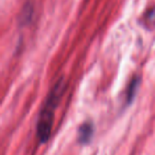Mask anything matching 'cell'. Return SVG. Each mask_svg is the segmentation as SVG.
I'll return each mask as SVG.
<instances>
[{"instance_id":"6da1fadb","label":"cell","mask_w":155,"mask_h":155,"mask_svg":"<svg viewBox=\"0 0 155 155\" xmlns=\"http://www.w3.org/2000/svg\"><path fill=\"white\" fill-rule=\"evenodd\" d=\"M63 92H64V82L61 79L52 88L51 92L48 95L47 99L45 101L41 115L38 117L37 126H36L37 136L39 141L43 143L49 139L50 134H51L54 113H55V109L63 95Z\"/></svg>"},{"instance_id":"277c9868","label":"cell","mask_w":155,"mask_h":155,"mask_svg":"<svg viewBox=\"0 0 155 155\" xmlns=\"http://www.w3.org/2000/svg\"><path fill=\"white\" fill-rule=\"evenodd\" d=\"M146 17H147L148 22H149L150 25H153V23H155V8L150 10V12L146 15Z\"/></svg>"},{"instance_id":"7a4b0ae2","label":"cell","mask_w":155,"mask_h":155,"mask_svg":"<svg viewBox=\"0 0 155 155\" xmlns=\"http://www.w3.org/2000/svg\"><path fill=\"white\" fill-rule=\"evenodd\" d=\"M93 129V124L90 123H85L81 126L80 130H79V140L82 143H86L89 139L91 138Z\"/></svg>"},{"instance_id":"3957f363","label":"cell","mask_w":155,"mask_h":155,"mask_svg":"<svg viewBox=\"0 0 155 155\" xmlns=\"http://www.w3.org/2000/svg\"><path fill=\"white\" fill-rule=\"evenodd\" d=\"M138 84H139V78L138 77H135L134 79H133L132 81L130 82V84H129L128 93H126V98H128V101L129 102H130L131 100L133 99V97H134Z\"/></svg>"}]
</instances>
